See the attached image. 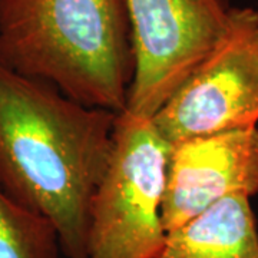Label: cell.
Returning a JSON list of instances; mask_svg holds the SVG:
<instances>
[{
    "instance_id": "1",
    "label": "cell",
    "mask_w": 258,
    "mask_h": 258,
    "mask_svg": "<svg viewBox=\"0 0 258 258\" xmlns=\"http://www.w3.org/2000/svg\"><path fill=\"white\" fill-rule=\"evenodd\" d=\"M115 119L0 63V188L53 224L66 258H88L91 203Z\"/></svg>"
},
{
    "instance_id": "2",
    "label": "cell",
    "mask_w": 258,
    "mask_h": 258,
    "mask_svg": "<svg viewBox=\"0 0 258 258\" xmlns=\"http://www.w3.org/2000/svg\"><path fill=\"white\" fill-rule=\"evenodd\" d=\"M0 63L86 106L126 108L134 69L123 0H0Z\"/></svg>"
},
{
    "instance_id": "3",
    "label": "cell",
    "mask_w": 258,
    "mask_h": 258,
    "mask_svg": "<svg viewBox=\"0 0 258 258\" xmlns=\"http://www.w3.org/2000/svg\"><path fill=\"white\" fill-rule=\"evenodd\" d=\"M171 145L152 118L116 113L112 151L91 203L88 258H158Z\"/></svg>"
},
{
    "instance_id": "4",
    "label": "cell",
    "mask_w": 258,
    "mask_h": 258,
    "mask_svg": "<svg viewBox=\"0 0 258 258\" xmlns=\"http://www.w3.org/2000/svg\"><path fill=\"white\" fill-rule=\"evenodd\" d=\"M135 69L126 108L152 118L217 46L230 0H123Z\"/></svg>"
},
{
    "instance_id": "5",
    "label": "cell",
    "mask_w": 258,
    "mask_h": 258,
    "mask_svg": "<svg viewBox=\"0 0 258 258\" xmlns=\"http://www.w3.org/2000/svg\"><path fill=\"white\" fill-rule=\"evenodd\" d=\"M169 145L258 123V10L234 8L217 46L152 116Z\"/></svg>"
},
{
    "instance_id": "6",
    "label": "cell",
    "mask_w": 258,
    "mask_h": 258,
    "mask_svg": "<svg viewBox=\"0 0 258 258\" xmlns=\"http://www.w3.org/2000/svg\"><path fill=\"white\" fill-rule=\"evenodd\" d=\"M258 194V126L182 139L171 145L162 220L166 232L232 195Z\"/></svg>"
},
{
    "instance_id": "7",
    "label": "cell",
    "mask_w": 258,
    "mask_h": 258,
    "mask_svg": "<svg viewBox=\"0 0 258 258\" xmlns=\"http://www.w3.org/2000/svg\"><path fill=\"white\" fill-rule=\"evenodd\" d=\"M249 200L227 197L168 232L158 258H258L257 221Z\"/></svg>"
},
{
    "instance_id": "8",
    "label": "cell",
    "mask_w": 258,
    "mask_h": 258,
    "mask_svg": "<svg viewBox=\"0 0 258 258\" xmlns=\"http://www.w3.org/2000/svg\"><path fill=\"white\" fill-rule=\"evenodd\" d=\"M53 224L0 188V258H59Z\"/></svg>"
}]
</instances>
